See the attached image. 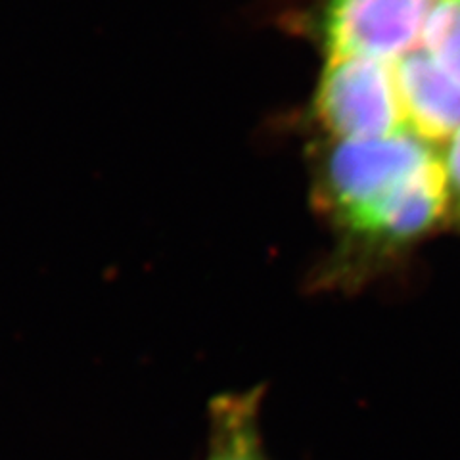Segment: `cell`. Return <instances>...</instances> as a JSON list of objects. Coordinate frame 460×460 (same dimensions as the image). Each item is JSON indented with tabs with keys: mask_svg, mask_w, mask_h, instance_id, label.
Listing matches in <instances>:
<instances>
[{
	"mask_svg": "<svg viewBox=\"0 0 460 460\" xmlns=\"http://www.w3.org/2000/svg\"><path fill=\"white\" fill-rule=\"evenodd\" d=\"M445 177H447L449 204H451V228L460 233V135L451 144L445 155Z\"/></svg>",
	"mask_w": 460,
	"mask_h": 460,
	"instance_id": "2",
	"label": "cell"
},
{
	"mask_svg": "<svg viewBox=\"0 0 460 460\" xmlns=\"http://www.w3.org/2000/svg\"><path fill=\"white\" fill-rule=\"evenodd\" d=\"M259 407V390L215 397L209 411V449L204 460H270L261 438Z\"/></svg>",
	"mask_w": 460,
	"mask_h": 460,
	"instance_id": "1",
	"label": "cell"
}]
</instances>
